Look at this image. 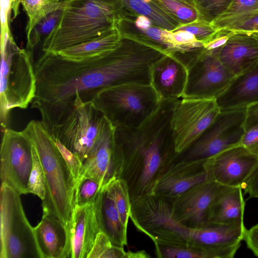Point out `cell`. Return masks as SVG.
I'll return each instance as SVG.
<instances>
[{
    "instance_id": "6da1fadb",
    "label": "cell",
    "mask_w": 258,
    "mask_h": 258,
    "mask_svg": "<svg viewBox=\"0 0 258 258\" xmlns=\"http://www.w3.org/2000/svg\"><path fill=\"white\" fill-rule=\"evenodd\" d=\"M34 66L36 90L31 105L73 100L92 101L100 90L128 83H141L146 64L141 51L122 41L115 49L81 60L43 53Z\"/></svg>"
},
{
    "instance_id": "7a4b0ae2",
    "label": "cell",
    "mask_w": 258,
    "mask_h": 258,
    "mask_svg": "<svg viewBox=\"0 0 258 258\" xmlns=\"http://www.w3.org/2000/svg\"><path fill=\"white\" fill-rule=\"evenodd\" d=\"M178 99L162 100L138 127L115 128L116 177L125 180L131 197L147 194L157 176L178 158L171 127Z\"/></svg>"
},
{
    "instance_id": "3957f363",
    "label": "cell",
    "mask_w": 258,
    "mask_h": 258,
    "mask_svg": "<svg viewBox=\"0 0 258 258\" xmlns=\"http://www.w3.org/2000/svg\"><path fill=\"white\" fill-rule=\"evenodd\" d=\"M123 16V7L119 0H68L41 50L43 53L58 54L100 37L116 28Z\"/></svg>"
},
{
    "instance_id": "277c9868",
    "label": "cell",
    "mask_w": 258,
    "mask_h": 258,
    "mask_svg": "<svg viewBox=\"0 0 258 258\" xmlns=\"http://www.w3.org/2000/svg\"><path fill=\"white\" fill-rule=\"evenodd\" d=\"M53 139L78 156L83 163L97 142L106 117L91 101L77 93L73 100L31 105Z\"/></svg>"
},
{
    "instance_id": "5b68a950",
    "label": "cell",
    "mask_w": 258,
    "mask_h": 258,
    "mask_svg": "<svg viewBox=\"0 0 258 258\" xmlns=\"http://www.w3.org/2000/svg\"><path fill=\"white\" fill-rule=\"evenodd\" d=\"M23 131L34 146L44 174L43 213L53 215L68 225L74 208L76 182L72 173L41 121L31 120Z\"/></svg>"
},
{
    "instance_id": "8992f818",
    "label": "cell",
    "mask_w": 258,
    "mask_h": 258,
    "mask_svg": "<svg viewBox=\"0 0 258 258\" xmlns=\"http://www.w3.org/2000/svg\"><path fill=\"white\" fill-rule=\"evenodd\" d=\"M1 125L9 128L10 112L26 109L35 96L36 79L33 52L19 48L11 31L1 35Z\"/></svg>"
},
{
    "instance_id": "52a82bcc",
    "label": "cell",
    "mask_w": 258,
    "mask_h": 258,
    "mask_svg": "<svg viewBox=\"0 0 258 258\" xmlns=\"http://www.w3.org/2000/svg\"><path fill=\"white\" fill-rule=\"evenodd\" d=\"M161 100L151 84L128 83L100 90L92 102L115 128L138 127L153 114Z\"/></svg>"
},
{
    "instance_id": "ba28073f",
    "label": "cell",
    "mask_w": 258,
    "mask_h": 258,
    "mask_svg": "<svg viewBox=\"0 0 258 258\" xmlns=\"http://www.w3.org/2000/svg\"><path fill=\"white\" fill-rule=\"evenodd\" d=\"M0 258H41L18 192L1 183Z\"/></svg>"
},
{
    "instance_id": "9c48e42d",
    "label": "cell",
    "mask_w": 258,
    "mask_h": 258,
    "mask_svg": "<svg viewBox=\"0 0 258 258\" xmlns=\"http://www.w3.org/2000/svg\"><path fill=\"white\" fill-rule=\"evenodd\" d=\"M179 54L188 69L187 82L182 98L216 99L236 77L220 61L216 49L202 47Z\"/></svg>"
},
{
    "instance_id": "30bf717a",
    "label": "cell",
    "mask_w": 258,
    "mask_h": 258,
    "mask_svg": "<svg viewBox=\"0 0 258 258\" xmlns=\"http://www.w3.org/2000/svg\"><path fill=\"white\" fill-rule=\"evenodd\" d=\"M221 110L215 99L181 98L171 119L176 152H185L213 122Z\"/></svg>"
},
{
    "instance_id": "8fae6325",
    "label": "cell",
    "mask_w": 258,
    "mask_h": 258,
    "mask_svg": "<svg viewBox=\"0 0 258 258\" xmlns=\"http://www.w3.org/2000/svg\"><path fill=\"white\" fill-rule=\"evenodd\" d=\"M245 107L221 110L213 122L184 153L185 160H207L240 145Z\"/></svg>"
},
{
    "instance_id": "7c38bea8",
    "label": "cell",
    "mask_w": 258,
    "mask_h": 258,
    "mask_svg": "<svg viewBox=\"0 0 258 258\" xmlns=\"http://www.w3.org/2000/svg\"><path fill=\"white\" fill-rule=\"evenodd\" d=\"M1 180L20 194H26L32 167V143L23 132L10 128L3 132Z\"/></svg>"
},
{
    "instance_id": "4fadbf2b",
    "label": "cell",
    "mask_w": 258,
    "mask_h": 258,
    "mask_svg": "<svg viewBox=\"0 0 258 258\" xmlns=\"http://www.w3.org/2000/svg\"><path fill=\"white\" fill-rule=\"evenodd\" d=\"M223 186L215 181L207 180L169 200L173 216L188 227L199 228L209 225L210 208Z\"/></svg>"
},
{
    "instance_id": "5bb4252c",
    "label": "cell",
    "mask_w": 258,
    "mask_h": 258,
    "mask_svg": "<svg viewBox=\"0 0 258 258\" xmlns=\"http://www.w3.org/2000/svg\"><path fill=\"white\" fill-rule=\"evenodd\" d=\"M206 160L175 161L155 179L146 194L171 200L191 187L209 180Z\"/></svg>"
},
{
    "instance_id": "9a60e30c",
    "label": "cell",
    "mask_w": 258,
    "mask_h": 258,
    "mask_svg": "<svg viewBox=\"0 0 258 258\" xmlns=\"http://www.w3.org/2000/svg\"><path fill=\"white\" fill-rule=\"evenodd\" d=\"M258 163V157L241 145L205 161L209 180L223 185L241 187Z\"/></svg>"
},
{
    "instance_id": "2e32d148",
    "label": "cell",
    "mask_w": 258,
    "mask_h": 258,
    "mask_svg": "<svg viewBox=\"0 0 258 258\" xmlns=\"http://www.w3.org/2000/svg\"><path fill=\"white\" fill-rule=\"evenodd\" d=\"M114 134V127L106 118L95 146L83 163L78 180L83 178L92 179L101 189L115 177Z\"/></svg>"
},
{
    "instance_id": "e0dca14e",
    "label": "cell",
    "mask_w": 258,
    "mask_h": 258,
    "mask_svg": "<svg viewBox=\"0 0 258 258\" xmlns=\"http://www.w3.org/2000/svg\"><path fill=\"white\" fill-rule=\"evenodd\" d=\"M188 69L175 53L165 54L152 66L150 84L161 99H179L186 86Z\"/></svg>"
},
{
    "instance_id": "ac0fdd59",
    "label": "cell",
    "mask_w": 258,
    "mask_h": 258,
    "mask_svg": "<svg viewBox=\"0 0 258 258\" xmlns=\"http://www.w3.org/2000/svg\"><path fill=\"white\" fill-rule=\"evenodd\" d=\"M215 49L220 61L235 77L258 64V38L253 33L234 32L224 45Z\"/></svg>"
},
{
    "instance_id": "d6986e66",
    "label": "cell",
    "mask_w": 258,
    "mask_h": 258,
    "mask_svg": "<svg viewBox=\"0 0 258 258\" xmlns=\"http://www.w3.org/2000/svg\"><path fill=\"white\" fill-rule=\"evenodd\" d=\"M71 258H88L100 231L94 206H75L68 225Z\"/></svg>"
},
{
    "instance_id": "ffe728a7",
    "label": "cell",
    "mask_w": 258,
    "mask_h": 258,
    "mask_svg": "<svg viewBox=\"0 0 258 258\" xmlns=\"http://www.w3.org/2000/svg\"><path fill=\"white\" fill-rule=\"evenodd\" d=\"M34 233L41 258H71L68 227L58 218L43 213Z\"/></svg>"
},
{
    "instance_id": "44dd1931",
    "label": "cell",
    "mask_w": 258,
    "mask_h": 258,
    "mask_svg": "<svg viewBox=\"0 0 258 258\" xmlns=\"http://www.w3.org/2000/svg\"><path fill=\"white\" fill-rule=\"evenodd\" d=\"M241 187L223 186L208 215L209 224L244 225V201Z\"/></svg>"
},
{
    "instance_id": "7402d4cb",
    "label": "cell",
    "mask_w": 258,
    "mask_h": 258,
    "mask_svg": "<svg viewBox=\"0 0 258 258\" xmlns=\"http://www.w3.org/2000/svg\"><path fill=\"white\" fill-rule=\"evenodd\" d=\"M216 100L221 110L245 108L258 102V64L236 77L228 89Z\"/></svg>"
},
{
    "instance_id": "603a6c76",
    "label": "cell",
    "mask_w": 258,
    "mask_h": 258,
    "mask_svg": "<svg viewBox=\"0 0 258 258\" xmlns=\"http://www.w3.org/2000/svg\"><path fill=\"white\" fill-rule=\"evenodd\" d=\"M93 206L100 231L104 232L114 245H126L127 229L123 225L113 201L104 187L100 189Z\"/></svg>"
},
{
    "instance_id": "cb8c5ba5",
    "label": "cell",
    "mask_w": 258,
    "mask_h": 258,
    "mask_svg": "<svg viewBox=\"0 0 258 258\" xmlns=\"http://www.w3.org/2000/svg\"><path fill=\"white\" fill-rule=\"evenodd\" d=\"M122 37V32L117 25L100 37L63 49L58 54L72 60L92 57L116 48L119 45Z\"/></svg>"
},
{
    "instance_id": "d4e9b609",
    "label": "cell",
    "mask_w": 258,
    "mask_h": 258,
    "mask_svg": "<svg viewBox=\"0 0 258 258\" xmlns=\"http://www.w3.org/2000/svg\"><path fill=\"white\" fill-rule=\"evenodd\" d=\"M122 4L123 10L125 9L131 15H144L149 18L153 25L172 31L181 23L168 14L153 1L147 3L144 0H119Z\"/></svg>"
},
{
    "instance_id": "484cf974",
    "label": "cell",
    "mask_w": 258,
    "mask_h": 258,
    "mask_svg": "<svg viewBox=\"0 0 258 258\" xmlns=\"http://www.w3.org/2000/svg\"><path fill=\"white\" fill-rule=\"evenodd\" d=\"M258 14V0H233L227 10L211 24L219 31Z\"/></svg>"
},
{
    "instance_id": "4316f807",
    "label": "cell",
    "mask_w": 258,
    "mask_h": 258,
    "mask_svg": "<svg viewBox=\"0 0 258 258\" xmlns=\"http://www.w3.org/2000/svg\"><path fill=\"white\" fill-rule=\"evenodd\" d=\"M68 0H20L28 21L26 28L27 36L34 27L45 17L63 9Z\"/></svg>"
},
{
    "instance_id": "83f0119b",
    "label": "cell",
    "mask_w": 258,
    "mask_h": 258,
    "mask_svg": "<svg viewBox=\"0 0 258 258\" xmlns=\"http://www.w3.org/2000/svg\"><path fill=\"white\" fill-rule=\"evenodd\" d=\"M104 187L113 201L122 223L127 229L131 213V198L127 182L121 178L114 177Z\"/></svg>"
},
{
    "instance_id": "f1b7e54d",
    "label": "cell",
    "mask_w": 258,
    "mask_h": 258,
    "mask_svg": "<svg viewBox=\"0 0 258 258\" xmlns=\"http://www.w3.org/2000/svg\"><path fill=\"white\" fill-rule=\"evenodd\" d=\"M144 250L137 252L124 250L122 246L112 243L108 237L99 231L96 237L92 249L88 258H133L149 257Z\"/></svg>"
},
{
    "instance_id": "f546056e",
    "label": "cell",
    "mask_w": 258,
    "mask_h": 258,
    "mask_svg": "<svg viewBox=\"0 0 258 258\" xmlns=\"http://www.w3.org/2000/svg\"><path fill=\"white\" fill-rule=\"evenodd\" d=\"M62 10L56 11L43 19L33 29L27 36L26 49L33 52L34 48L51 32L59 21L62 13Z\"/></svg>"
},
{
    "instance_id": "4dcf8cb0",
    "label": "cell",
    "mask_w": 258,
    "mask_h": 258,
    "mask_svg": "<svg viewBox=\"0 0 258 258\" xmlns=\"http://www.w3.org/2000/svg\"><path fill=\"white\" fill-rule=\"evenodd\" d=\"M233 0H194L198 20L211 24L223 14Z\"/></svg>"
},
{
    "instance_id": "1f68e13d",
    "label": "cell",
    "mask_w": 258,
    "mask_h": 258,
    "mask_svg": "<svg viewBox=\"0 0 258 258\" xmlns=\"http://www.w3.org/2000/svg\"><path fill=\"white\" fill-rule=\"evenodd\" d=\"M152 1L181 24L188 23L198 20L196 10L185 4L173 0Z\"/></svg>"
},
{
    "instance_id": "d6a6232c",
    "label": "cell",
    "mask_w": 258,
    "mask_h": 258,
    "mask_svg": "<svg viewBox=\"0 0 258 258\" xmlns=\"http://www.w3.org/2000/svg\"><path fill=\"white\" fill-rule=\"evenodd\" d=\"M32 157V167L28 180V193L37 195L43 200L46 192L44 174L38 154L33 145Z\"/></svg>"
},
{
    "instance_id": "836d02e7",
    "label": "cell",
    "mask_w": 258,
    "mask_h": 258,
    "mask_svg": "<svg viewBox=\"0 0 258 258\" xmlns=\"http://www.w3.org/2000/svg\"><path fill=\"white\" fill-rule=\"evenodd\" d=\"M100 189L99 184L89 178H83L76 183L74 206L93 204Z\"/></svg>"
},
{
    "instance_id": "e575fe53",
    "label": "cell",
    "mask_w": 258,
    "mask_h": 258,
    "mask_svg": "<svg viewBox=\"0 0 258 258\" xmlns=\"http://www.w3.org/2000/svg\"><path fill=\"white\" fill-rule=\"evenodd\" d=\"M178 30H183L192 34L198 40L204 43L211 40L219 31L211 24L198 20L190 23L181 24L172 31Z\"/></svg>"
},
{
    "instance_id": "d590c367",
    "label": "cell",
    "mask_w": 258,
    "mask_h": 258,
    "mask_svg": "<svg viewBox=\"0 0 258 258\" xmlns=\"http://www.w3.org/2000/svg\"><path fill=\"white\" fill-rule=\"evenodd\" d=\"M158 257L163 258H213L209 253L190 248L159 246L156 248Z\"/></svg>"
},
{
    "instance_id": "8d00e7d4",
    "label": "cell",
    "mask_w": 258,
    "mask_h": 258,
    "mask_svg": "<svg viewBox=\"0 0 258 258\" xmlns=\"http://www.w3.org/2000/svg\"><path fill=\"white\" fill-rule=\"evenodd\" d=\"M53 140L63 158L70 169L75 182L76 183L81 175L83 167V163L77 155L69 150L59 141L56 140Z\"/></svg>"
},
{
    "instance_id": "74e56055",
    "label": "cell",
    "mask_w": 258,
    "mask_h": 258,
    "mask_svg": "<svg viewBox=\"0 0 258 258\" xmlns=\"http://www.w3.org/2000/svg\"><path fill=\"white\" fill-rule=\"evenodd\" d=\"M222 30L233 32H258V14L252 15L241 21L231 24Z\"/></svg>"
},
{
    "instance_id": "f35d334b",
    "label": "cell",
    "mask_w": 258,
    "mask_h": 258,
    "mask_svg": "<svg viewBox=\"0 0 258 258\" xmlns=\"http://www.w3.org/2000/svg\"><path fill=\"white\" fill-rule=\"evenodd\" d=\"M241 144L248 150L258 157V128H244Z\"/></svg>"
},
{
    "instance_id": "ab89813d",
    "label": "cell",
    "mask_w": 258,
    "mask_h": 258,
    "mask_svg": "<svg viewBox=\"0 0 258 258\" xmlns=\"http://www.w3.org/2000/svg\"><path fill=\"white\" fill-rule=\"evenodd\" d=\"M242 188L250 198H258V163L243 183Z\"/></svg>"
},
{
    "instance_id": "60d3db41",
    "label": "cell",
    "mask_w": 258,
    "mask_h": 258,
    "mask_svg": "<svg viewBox=\"0 0 258 258\" xmlns=\"http://www.w3.org/2000/svg\"><path fill=\"white\" fill-rule=\"evenodd\" d=\"M234 32L228 31H219L210 41L204 43L203 47L208 50L218 48L224 45Z\"/></svg>"
},
{
    "instance_id": "b9f144b4",
    "label": "cell",
    "mask_w": 258,
    "mask_h": 258,
    "mask_svg": "<svg viewBox=\"0 0 258 258\" xmlns=\"http://www.w3.org/2000/svg\"><path fill=\"white\" fill-rule=\"evenodd\" d=\"M243 240L247 247L258 257V224L246 229Z\"/></svg>"
},
{
    "instance_id": "7bdbcfd3",
    "label": "cell",
    "mask_w": 258,
    "mask_h": 258,
    "mask_svg": "<svg viewBox=\"0 0 258 258\" xmlns=\"http://www.w3.org/2000/svg\"><path fill=\"white\" fill-rule=\"evenodd\" d=\"M258 128V102L248 104L245 107L244 128Z\"/></svg>"
},
{
    "instance_id": "ee69618b",
    "label": "cell",
    "mask_w": 258,
    "mask_h": 258,
    "mask_svg": "<svg viewBox=\"0 0 258 258\" xmlns=\"http://www.w3.org/2000/svg\"><path fill=\"white\" fill-rule=\"evenodd\" d=\"M20 0H1V11L4 12L10 20L11 12H13L14 20L20 14Z\"/></svg>"
},
{
    "instance_id": "f6af8a7d",
    "label": "cell",
    "mask_w": 258,
    "mask_h": 258,
    "mask_svg": "<svg viewBox=\"0 0 258 258\" xmlns=\"http://www.w3.org/2000/svg\"><path fill=\"white\" fill-rule=\"evenodd\" d=\"M136 28L145 30L153 25L151 20L147 16L140 15L138 16L134 22Z\"/></svg>"
},
{
    "instance_id": "bcb514c9",
    "label": "cell",
    "mask_w": 258,
    "mask_h": 258,
    "mask_svg": "<svg viewBox=\"0 0 258 258\" xmlns=\"http://www.w3.org/2000/svg\"><path fill=\"white\" fill-rule=\"evenodd\" d=\"M183 3L195 9L194 0H173Z\"/></svg>"
},
{
    "instance_id": "7dc6e473",
    "label": "cell",
    "mask_w": 258,
    "mask_h": 258,
    "mask_svg": "<svg viewBox=\"0 0 258 258\" xmlns=\"http://www.w3.org/2000/svg\"><path fill=\"white\" fill-rule=\"evenodd\" d=\"M253 33L258 38V32H253Z\"/></svg>"
},
{
    "instance_id": "c3c4849f",
    "label": "cell",
    "mask_w": 258,
    "mask_h": 258,
    "mask_svg": "<svg viewBox=\"0 0 258 258\" xmlns=\"http://www.w3.org/2000/svg\"><path fill=\"white\" fill-rule=\"evenodd\" d=\"M144 1L147 3H150L152 2V0H144Z\"/></svg>"
}]
</instances>
